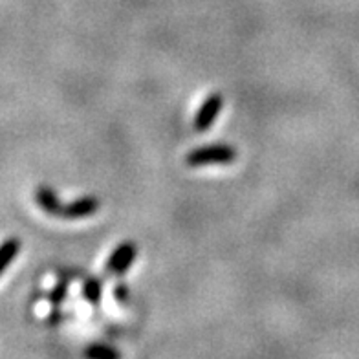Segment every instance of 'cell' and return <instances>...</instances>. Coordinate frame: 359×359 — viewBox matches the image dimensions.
Segmentation results:
<instances>
[{
	"label": "cell",
	"instance_id": "obj_1",
	"mask_svg": "<svg viewBox=\"0 0 359 359\" xmlns=\"http://www.w3.org/2000/svg\"><path fill=\"white\" fill-rule=\"evenodd\" d=\"M236 160V151L231 145H208L193 149L185 156V163L189 167L215 165V163H233Z\"/></svg>",
	"mask_w": 359,
	"mask_h": 359
},
{
	"label": "cell",
	"instance_id": "obj_2",
	"mask_svg": "<svg viewBox=\"0 0 359 359\" xmlns=\"http://www.w3.org/2000/svg\"><path fill=\"white\" fill-rule=\"evenodd\" d=\"M137 257V246L134 242L127 241L123 244H119L114 253L110 255L109 262H107V273L110 275H123L127 273V269L133 266V262Z\"/></svg>",
	"mask_w": 359,
	"mask_h": 359
},
{
	"label": "cell",
	"instance_id": "obj_3",
	"mask_svg": "<svg viewBox=\"0 0 359 359\" xmlns=\"http://www.w3.org/2000/svg\"><path fill=\"white\" fill-rule=\"evenodd\" d=\"M224 107V97L222 94H211L208 100L203 101V104L200 107L198 114H196V118H194V130H198V133H205L209 128L213 127V123L217 121L218 114L222 110Z\"/></svg>",
	"mask_w": 359,
	"mask_h": 359
},
{
	"label": "cell",
	"instance_id": "obj_4",
	"mask_svg": "<svg viewBox=\"0 0 359 359\" xmlns=\"http://www.w3.org/2000/svg\"><path fill=\"white\" fill-rule=\"evenodd\" d=\"M100 205V198H95V196H83V198L74 200V202L65 203V205L61 203V209H59L57 217L67 218V220H77V218L92 217L94 213H97Z\"/></svg>",
	"mask_w": 359,
	"mask_h": 359
},
{
	"label": "cell",
	"instance_id": "obj_5",
	"mask_svg": "<svg viewBox=\"0 0 359 359\" xmlns=\"http://www.w3.org/2000/svg\"><path fill=\"white\" fill-rule=\"evenodd\" d=\"M35 200H37L39 208L43 209L46 215H52V217H57L59 209H61V202L57 198V193L48 185H39Z\"/></svg>",
	"mask_w": 359,
	"mask_h": 359
},
{
	"label": "cell",
	"instance_id": "obj_6",
	"mask_svg": "<svg viewBox=\"0 0 359 359\" xmlns=\"http://www.w3.org/2000/svg\"><path fill=\"white\" fill-rule=\"evenodd\" d=\"M20 246H22V244H20L19 238H15V236L6 238V241L0 244V275L10 268V264L15 260V257L19 255Z\"/></svg>",
	"mask_w": 359,
	"mask_h": 359
},
{
	"label": "cell",
	"instance_id": "obj_7",
	"mask_svg": "<svg viewBox=\"0 0 359 359\" xmlns=\"http://www.w3.org/2000/svg\"><path fill=\"white\" fill-rule=\"evenodd\" d=\"M101 292H103V286H101V280L100 279H88L83 286V295L85 299L88 301L90 304H100L101 301Z\"/></svg>",
	"mask_w": 359,
	"mask_h": 359
},
{
	"label": "cell",
	"instance_id": "obj_8",
	"mask_svg": "<svg viewBox=\"0 0 359 359\" xmlns=\"http://www.w3.org/2000/svg\"><path fill=\"white\" fill-rule=\"evenodd\" d=\"M67 293H68V280L61 279L55 284V288L48 293V301H50L53 306H59V304L65 301V297H67Z\"/></svg>",
	"mask_w": 359,
	"mask_h": 359
},
{
	"label": "cell",
	"instance_id": "obj_9",
	"mask_svg": "<svg viewBox=\"0 0 359 359\" xmlns=\"http://www.w3.org/2000/svg\"><path fill=\"white\" fill-rule=\"evenodd\" d=\"M86 355L94 359H114L118 358L119 354L107 345H94L90 346V348H86Z\"/></svg>",
	"mask_w": 359,
	"mask_h": 359
},
{
	"label": "cell",
	"instance_id": "obj_10",
	"mask_svg": "<svg viewBox=\"0 0 359 359\" xmlns=\"http://www.w3.org/2000/svg\"><path fill=\"white\" fill-rule=\"evenodd\" d=\"M114 295L118 299L119 304H128V288L125 283H118L116 290H114Z\"/></svg>",
	"mask_w": 359,
	"mask_h": 359
},
{
	"label": "cell",
	"instance_id": "obj_11",
	"mask_svg": "<svg viewBox=\"0 0 359 359\" xmlns=\"http://www.w3.org/2000/svg\"><path fill=\"white\" fill-rule=\"evenodd\" d=\"M59 321H61V313L57 312V310L52 313V316L48 317V325H55V323H59Z\"/></svg>",
	"mask_w": 359,
	"mask_h": 359
}]
</instances>
